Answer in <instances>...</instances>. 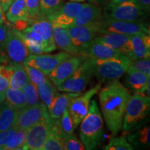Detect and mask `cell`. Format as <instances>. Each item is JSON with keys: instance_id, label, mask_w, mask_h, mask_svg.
<instances>
[{"instance_id": "cell-20", "label": "cell", "mask_w": 150, "mask_h": 150, "mask_svg": "<svg viewBox=\"0 0 150 150\" xmlns=\"http://www.w3.org/2000/svg\"><path fill=\"white\" fill-rule=\"evenodd\" d=\"M52 25V35L56 45L72 56H81L79 52L72 44L67 28Z\"/></svg>"}, {"instance_id": "cell-40", "label": "cell", "mask_w": 150, "mask_h": 150, "mask_svg": "<svg viewBox=\"0 0 150 150\" xmlns=\"http://www.w3.org/2000/svg\"><path fill=\"white\" fill-rule=\"evenodd\" d=\"M17 130L18 129L15 126H13L8 129L0 131V147H2L3 149L4 148L5 145Z\"/></svg>"}, {"instance_id": "cell-31", "label": "cell", "mask_w": 150, "mask_h": 150, "mask_svg": "<svg viewBox=\"0 0 150 150\" xmlns=\"http://www.w3.org/2000/svg\"><path fill=\"white\" fill-rule=\"evenodd\" d=\"M27 136V130L18 129L16 133L13 135L6 145H5L4 149L6 150H16L24 149Z\"/></svg>"}, {"instance_id": "cell-44", "label": "cell", "mask_w": 150, "mask_h": 150, "mask_svg": "<svg viewBox=\"0 0 150 150\" xmlns=\"http://www.w3.org/2000/svg\"><path fill=\"white\" fill-rule=\"evenodd\" d=\"M13 0H0V4L4 12H6L10 6Z\"/></svg>"}, {"instance_id": "cell-38", "label": "cell", "mask_w": 150, "mask_h": 150, "mask_svg": "<svg viewBox=\"0 0 150 150\" xmlns=\"http://www.w3.org/2000/svg\"><path fill=\"white\" fill-rule=\"evenodd\" d=\"M129 67L133 70L143 73L146 75L150 74V59L149 57L143 59L131 60Z\"/></svg>"}, {"instance_id": "cell-21", "label": "cell", "mask_w": 150, "mask_h": 150, "mask_svg": "<svg viewBox=\"0 0 150 150\" xmlns=\"http://www.w3.org/2000/svg\"><path fill=\"white\" fill-rule=\"evenodd\" d=\"M121 54H123L117 50L108 47L104 45L93 40L86 50L83 56L91 59L97 60L109 59V58L118 56Z\"/></svg>"}, {"instance_id": "cell-7", "label": "cell", "mask_w": 150, "mask_h": 150, "mask_svg": "<svg viewBox=\"0 0 150 150\" xmlns=\"http://www.w3.org/2000/svg\"><path fill=\"white\" fill-rule=\"evenodd\" d=\"M146 13L137 3L136 0H128L116 4H108L104 13V17L122 21H142Z\"/></svg>"}, {"instance_id": "cell-17", "label": "cell", "mask_w": 150, "mask_h": 150, "mask_svg": "<svg viewBox=\"0 0 150 150\" xmlns=\"http://www.w3.org/2000/svg\"><path fill=\"white\" fill-rule=\"evenodd\" d=\"M4 47L6 49L7 56L12 64H23L30 55L27 47L16 31L13 28Z\"/></svg>"}, {"instance_id": "cell-51", "label": "cell", "mask_w": 150, "mask_h": 150, "mask_svg": "<svg viewBox=\"0 0 150 150\" xmlns=\"http://www.w3.org/2000/svg\"><path fill=\"white\" fill-rule=\"evenodd\" d=\"M0 8H1V4H0Z\"/></svg>"}, {"instance_id": "cell-10", "label": "cell", "mask_w": 150, "mask_h": 150, "mask_svg": "<svg viewBox=\"0 0 150 150\" xmlns=\"http://www.w3.org/2000/svg\"><path fill=\"white\" fill-rule=\"evenodd\" d=\"M101 88V83H99L83 94H79L77 96L70 99L67 109L73 122L74 129L79 125L83 118L87 114L91 99Z\"/></svg>"}, {"instance_id": "cell-3", "label": "cell", "mask_w": 150, "mask_h": 150, "mask_svg": "<svg viewBox=\"0 0 150 150\" xmlns=\"http://www.w3.org/2000/svg\"><path fill=\"white\" fill-rule=\"evenodd\" d=\"M16 31L22 40L38 45L43 53H50L56 50L52 35V23L47 17L42 16L34 20L29 19L26 29L20 31Z\"/></svg>"}, {"instance_id": "cell-29", "label": "cell", "mask_w": 150, "mask_h": 150, "mask_svg": "<svg viewBox=\"0 0 150 150\" xmlns=\"http://www.w3.org/2000/svg\"><path fill=\"white\" fill-rule=\"evenodd\" d=\"M28 74L22 64H13L12 74L9 80V88L15 90H21L23 86L29 82Z\"/></svg>"}, {"instance_id": "cell-28", "label": "cell", "mask_w": 150, "mask_h": 150, "mask_svg": "<svg viewBox=\"0 0 150 150\" xmlns=\"http://www.w3.org/2000/svg\"><path fill=\"white\" fill-rule=\"evenodd\" d=\"M36 87L39 97L49 110L54 98L59 95V93L57 92L55 86L49 78L42 83L38 85Z\"/></svg>"}, {"instance_id": "cell-13", "label": "cell", "mask_w": 150, "mask_h": 150, "mask_svg": "<svg viewBox=\"0 0 150 150\" xmlns=\"http://www.w3.org/2000/svg\"><path fill=\"white\" fill-rule=\"evenodd\" d=\"M94 40L120 52L131 60L133 59V45L129 35L117 33H100Z\"/></svg>"}, {"instance_id": "cell-22", "label": "cell", "mask_w": 150, "mask_h": 150, "mask_svg": "<svg viewBox=\"0 0 150 150\" xmlns=\"http://www.w3.org/2000/svg\"><path fill=\"white\" fill-rule=\"evenodd\" d=\"M130 39L133 45L132 60L140 59L149 57L150 37L149 34L131 35Z\"/></svg>"}, {"instance_id": "cell-50", "label": "cell", "mask_w": 150, "mask_h": 150, "mask_svg": "<svg viewBox=\"0 0 150 150\" xmlns=\"http://www.w3.org/2000/svg\"><path fill=\"white\" fill-rule=\"evenodd\" d=\"M92 1H95V3H100L101 1H102V0H92Z\"/></svg>"}, {"instance_id": "cell-15", "label": "cell", "mask_w": 150, "mask_h": 150, "mask_svg": "<svg viewBox=\"0 0 150 150\" xmlns=\"http://www.w3.org/2000/svg\"><path fill=\"white\" fill-rule=\"evenodd\" d=\"M83 59L84 56H70L60 63L48 75V78L56 88L58 87L72 76Z\"/></svg>"}, {"instance_id": "cell-43", "label": "cell", "mask_w": 150, "mask_h": 150, "mask_svg": "<svg viewBox=\"0 0 150 150\" xmlns=\"http://www.w3.org/2000/svg\"><path fill=\"white\" fill-rule=\"evenodd\" d=\"M140 8L145 13H149L150 10V0H136Z\"/></svg>"}, {"instance_id": "cell-1", "label": "cell", "mask_w": 150, "mask_h": 150, "mask_svg": "<svg viewBox=\"0 0 150 150\" xmlns=\"http://www.w3.org/2000/svg\"><path fill=\"white\" fill-rule=\"evenodd\" d=\"M108 83L99 91V105L108 131L112 136H115L122 127L125 108L131 93L118 79Z\"/></svg>"}, {"instance_id": "cell-27", "label": "cell", "mask_w": 150, "mask_h": 150, "mask_svg": "<svg viewBox=\"0 0 150 150\" xmlns=\"http://www.w3.org/2000/svg\"><path fill=\"white\" fill-rule=\"evenodd\" d=\"M18 110L13 108L6 101L0 104V131L13 126Z\"/></svg>"}, {"instance_id": "cell-4", "label": "cell", "mask_w": 150, "mask_h": 150, "mask_svg": "<svg viewBox=\"0 0 150 150\" xmlns=\"http://www.w3.org/2000/svg\"><path fill=\"white\" fill-rule=\"evenodd\" d=\"M150 98L135 93L127 102L123 117L122 127L125 132L131 133L147 122L149 112Z\"/></svg>"}, {"instance_id": "cell-41", "label": "cell", "mask_w": 150, "mask_h": 150, "mask_svg": "<svg viewBox=\"0 0 150 150\" xmlns=\"http://www.w3.org/2000/svg\"><path fill=\"white\" fill-rule=\"evenodd\" d=\"M11 30L3 24H0V47L4 46L7 39L10 35Z\"/></svg>"}, {"instance_id": "cell-12", "label": "cell", "mask_w": 150, "mask_h": 150, "mask_svg": "<svg viewBox=\"0 0 150 150\" xmlns=\"http://www.w3.org/2000/svg\"><path fill=\"white\" fill-rule=\"evenodd\" d=\"M70 56L72 55L66 52H61L56 54H30L24 60L22 65L35 67L48 76L60 63L67 59Z\"/></svg>"}, {"instance_id": "cell-34", "label": "cell", "mask_w": 150, "mask_h": 150, "mask_svg": "<svg viewBox=\"0 0 150 150\" xmlns=\"http://www.w3.org/2000/svg\"><path fill=\"white\" fill-rule=\"evenodd\" d=\"M134 148L125 137L111 138L105 146V150H133Z\"/></svg>"}, {"instance_id": "cell-39", "label": "cell", "mask_w": 150, "mask_h": 150, "mask_svg": "<svg viewBox=\"0 0 150 150\" xmlns=\"http://www.w3.org/2000/svg\"><path fill=\"white\" fill-rule=\"evenodd\" d=\"M24 1L30 19L34 20L42 16L40 9V0H24Z\"/></svg>"}, {"instance_id": "cell-11", "label": "cell", "mask_w": 150, "mask_h": 150, "mask_svg": "<svg viewBox=\"0 0 150 150\" xmlns=\"http://www.w3.org/2000/svg\"><path fill=\"white\" fill-rule=\"evenodd\" d=\"M52 124V120L47 112L38 122L28 129L24 149L41 150Z\"/></svg>"}, {"instance_id": "cell-32", "label": "cell", "mask_w": 150, "mask_h": 150, "mask_svg": "<svg viewBox=\"0 0 150 150\" xmlns=\"http://www.w3.org/2000/svg\"><path fill=\"white\" fill-rule=\"evenodd\" d=\"M54 122L56 123V125H58L59 129L64 136L65 135L73 134L74 127L73 125L72 120L67 109L65 110V112L62 114L61 117L58 120Z\"/></svg>"}, {"instance_id": "cell-47", "label": "cell", "mask_w": 150, "mask_h": 150, "mask_svg": "<svg viewBox=\"0 0 150 150\" xmlns=\"http://www.w3.org/2000/svg\"><path fill=\"white\" fill-rule=\"evenodd\" d=\"M6 63H7L6 59H5V58H3L2 56L0 55V65L6 64Z\"/></svg>"}, {"instance_id": "cell-19", "label": "cell", "mask_w": 150, "mask_h": 150, "mask_svg": "<svg viewBox=\"0 0 150 150\" xmlns=\"http://www.w3.org/2000/svg\"><path fill=\"white\" fill-rule=\"evenodd\" d=\"M126 72L125 83L127 88L135 93L144 95V93H147V87L149 86V75H146L130 67Z\"/></svg>"}, {"instance_id": "cell-49", "label": "cell", "mask_w": 150, "mask_h": 150, "mask_svg": "<svg viewBox=\"0 0 150 150\" xmlns=\"http://www.w3.org/2000/svg\"><path fill=\"white\" fill-rule=\"evenodd\" d=\"M69 1H76V2H82V1H92V0H69Z\"/></svg>"}, {"instance_id": "cell-30", "label": "cell", "mask_w": 150, "mask_h": 150, "mask_svg": "<svg viewBox=\"0 0 150 150\" xmlns=\"http://www.w3.org/2000/svg\"><path fill=\"white\" fill-rule=\"evenodd\" d=\"M6 102L16 110H20L27 106L25 97L20 90L8 88L5 93Z\"/></svg>"}, {"instance_id": "cell-14", "label": "cell", "mask_w": 150, "mask_h": 150, "mask_svg": "<svg viewBox=\"0 0 150 150\" xmlns=\"http://www.w3.org/2000/svg\"><path fill=\"white\" fill-rule=\"evenodd\" d=\"M47 112V108L42 102L34 106L22 108L18 110L13 126L18 129L27 130L40 120Z\"/></svg>"}, {"instance_id": "cell-35", "label": "cell", "mask_w": 150, "mask_h": 150, "mask_svg": "<svg viewBox=\"0 0 150 150\" xmlns=\"http://www.w3.org/2000/svg\"><path fill=\"white\" fill-rule=\"evenodd\" d=\"M61 0H40V9L42 16L47 17L61 6Z\"/></svg>"}, {"instance_id": "cell-36", "label": "cell", "mask_w": 150, "mask_h": 150, "mask_svg": "<svg viewBox=\"0 0 150 150\" xmlns=\"http://www.w3.org/2000/svg\"><path fill=\"white\" fill-rule=\"evenodd\" d=\"M23 65L26 72L27 73L28 76H29L30 82L34 84L35 86H37L39 84L42 83V82H44L48 79L47 75L38 69L29 66V65Z\"/></svg>"}, {"instance_id": "cell-6", "label": "cell", "mask_w": 150, "mask_h": 150, "mask_svg": "<svg viewBox=\"0 0 150 150\" xmlns=\"http://www.w3.org/2000/svg\"><path fill=\"white\" fill-rule=\"evenodd\" d=\"M93 75V65L91 59L85 57L76 70L61 85L57 91L66 93H80L85 91Z\"/></svg>"}, {"instance_id": "cell-24", "label": "cell", "mask_w": 150, "mask_h": 150, "mask_svg": "<svg viewBox=\"0 0 150 150\" xmlns=\"http://www.w3.org/2000/svg\"><path fill=\"white\" fill-rule=\"evenodd\" d=\"M64 136L61 133L55 122L52 121V126L49 131L41 150H62L63 149V138Z\"/></svg>"}, {"instance_id": "cell-8", "label": "cell", "mask_w": 150, "mask_h": 150, "mask_svg": "<svg viewBox=\"0 0 150 150\" xmlns=\"http://www.w3.org/2000/svg\"><path fill=\"white\" fill-rule=\"evenodd\" d=\"M101 22L85 25H73L67 28L72 44L81 56H83L88 47L99 34Z\"/></svg>"}, {"instance_id": "cell-37", "label": "cell", "mask_w": 150, "mask_h": 150, "mask_svg": "<svg viewBox=\"0 0 150 150\" xmlns=\"http://www.w3.org/2000/svg\"><path fill=\"white\" fill-rule=\"evenodd\" d=\"M63 149L65 150H83L85 147L81 141L73 134L65 135L63 138Z\"/></svg>"}, {"instance_id": "cell-9", "label": "cell", "mask_w": 150, "mask_h": 150, "mask_svg": "<svg viewBox=\"0 0 150 150\" xmlns=\"http://www.w3.org/2000/svg\"><path fill=\"white\" fill-rule=\"evenodd\" d=\"M117 33L127 35L149 34V26L142 21H122L104 18L100 24V33Z\"/></svg>"}, {"instance_id": "cell-33", "label": "cell", "mask_w": 150, "mask_h": 150, "mask_svg": "<svg viewBox=\"0 0 150 150\" xmlns=\"http://www.w3.org/2000/svg\"><path fill=\"white\" fill-rule=\"evenodd\" d=\"M21 91L25 97L27 106H34L40 102L36 86H35L31 82L29 81L26 83L22 88Z\"/></svg>"}, {"instance_id": "cell-5", "label": "cell", "mask_w": 150, "mask_h": 150, "mask_svg": "<svg viewBox=\"0 0 150 150\" xmlns=\"http://www.w3.org/2000/svg\"><path fill=\"white\" fill-rule=\"evenodd\" d=\"M93 65V75L100 83L117 80L130 66L131 60L125 54L106 59H91Z\"/></svg>"}, {"instance_id": "cell-16", "label": "cell", "mask_w": 150, "mask_h": 150, "mask_svg": "<svg viewBox=\"0 0 150 150\" xmlns=\"http://www.w3.org/2000/svg\"><path fill=\"white\" fill-rule=\"evenodd\" d=\"M83 4L71 1L62 4L56 12L48 16L52 24L59 27L68 28L72 25L75 17L77 16L83 6Z\"/></svg>"}, {"instance_id": "cell-18", "label": "cell", "mask_w": 150, "mask_h": 150, "mask_svg": "<svg viewBox=\"0 0 150 150\" xmlns=\"http://www.w3.org/2000/svg\"><path fill=\"white\" fill-rule=\"evenodd\" d=\"M104 18L102 8L94 4H83L77 16L75 17L72 25H85L101 22Z\"/></svg>"}, {"instance_id": "cell-48", "label": "cell", "mask_w": 150, "mask_h": 150, "mask_svg": "<svg viewBox=\"0 0 150 150\" xmlns=\"http://www.w3.org/2000/svg\"><path fill=\"white\" fill-rule=\"evenodd\" d=\"M108 1H109L110 4H116V3L122 2V1H128V0H108Z\"/></svg>"}, {"instance_id": "cell-46", "label": "cell", "mask_w": 150, "mask_h": 150, "mask_svg": "<svg viewBox=\"0 0 150 150\" xmlns=\"http://www.w3.org/2000/svg\"><path fill=\"white\" fill-rule=\"evenodd\" d=\"M5 99H6L5 93L0 92V104H1V103L5 100Z\"/></svg>"}, {"instance_id": "cell-45", "label": "cell", "mask_w": 150, "mask_h": 150, "mask_svg": "<svg viewBox=\"0 0 150 150\" xmlns=\"http://www.w3.org/2000/svg\"><path fill=\"white\" fill-rule=\"evenodd\" d=\"M4 11L2 8H0V24H3L4 22Z\"/></svg>"}, {"instance_id": "cell-2", "label": "cell", "mask_w": 150, "mask_h": 150, "mask_svg": "<svg viewBox=\"0 0 150 150\" xmlns=\"http://www.w3.org/2000/svg\"><path fill=\"white\" fill-rule=\"evenodd\" d=\"M80 123L79 134L85 149H97L104 134V122L96 101L91 102L87 114Z\"/></svg>"}, {"instance_id": "cell-25", "label": "cell", "mask_w": 150, "mask_h": 150, "mask_svg": "<svg viewBox=\"0 0 150 150\" xmlns=\"http://www.w3.org/2000/svg\"><path fill=\"white\" fill-rule=\"evenodd\" d=\"M127 140L133 147L138 149H147L149 147V127L144 126L131 131Z\"/></svg>"}, {"instance_id": "cell-42", "label": "cell", "mask_w": 150, "mask_h": 150, "mask_svg": "<svg viewBox=\"0 0 150 150\" xmlns=\"http://www.w3.org/2000/svg\"><path fill=\"white\" fill-rule=\"evenodd\" d=\"M9 88V79L6 76L0 74V92L6 93Z\"/></svg>"}, {"instance_id": "cell-26", "label": "cell", "mask_w": 150, "mask_h": 150, "mask_svg": "<svg viewBox=\"0 0 150 150\" xmlns=\"http://www.w3.org/2000/svg\"><path fill=\"white\" fill-rule=\"evenodd\" d=\"M6 11L7 20L12 23L18 20H29L30 19L24 0H13Z\"/></svg>"}, {"instance_id": "cell-23", "label": "cell", "mask_w": 150, "mask_h": 150, "mask_svg": "<svg viewBox=\"0 0 150 150\" xmlns=\"http://www.w3.org/2000/svg\"><path fill=\"white\" fill-rule=\"evenodd\" d=\"M80 93H67L65 94H60L56 96L52 102L50 109L48 110L49 115L52 121H56L61 117L62 114L67 109L70 99L73 97L77 96Z\"/></svg>"}]
</instances>
